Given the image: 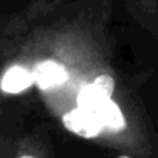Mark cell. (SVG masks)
<instances>
[{"label":"cell","mask_w":158,"mask_h":158,"mask_svg":"<svg viewBox=\"0 0 158 158\" xmlns=\"http://www.w3.org/2000/svg\"><path fill=\"white\" fill-rule=\"evenodd\" d=\"M118 158H132L130 155H126V153H123V155H118Z\"/></svg>","instance_id":"3957f363"},{"label":"cell","mask_w":158,"mask_h":158,"mask_svg":"<svg viewBox=\"0 0 158 158\" xmlns=\"http://www.w3.org/2000/svg\"><path fill=\"white\" fill-rule=\"evenodd\" d=\"M89 11H33L0 33V110L42 109L85 143L116 144L129 118L101 27Z\"/></svg>","instance_id":"6da1fadb"},{"label":"cell","mask_w":158,"mask_h":158,"mask_svg":"<svg viewBox=\"0 0 158 158\" xmlns=\"http://www.w3.org/2000/svg\"><path fill=\"white\" fill-rule=\"evenodd\" d=\"M0 149H2V147H0Z\"/></svg>","instance_id":"277c9868"},{"label":"cell","mask_w":158,"mask_h":158,"mask_svg":"<svg viewBox=\"0 0 158 158\" xmlns=\"http://www.w3.org/2000/svg\"><path fill=\"white\" fill-rule=\"evenodd\" d=\"M8 158H53V156H51V149L44 136L36 133H28L17 138L13 143V146L8 149Z\"/></svg>","instance_id":"7a4b0ae2"}]
</instances>
